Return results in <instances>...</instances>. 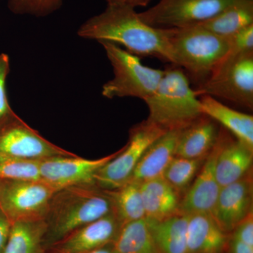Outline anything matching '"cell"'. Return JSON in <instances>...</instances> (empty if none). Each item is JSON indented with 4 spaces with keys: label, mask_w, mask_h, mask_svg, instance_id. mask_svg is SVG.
<instances>
[{
    "label": "cell",
    "mask_w": 253,
    "mask_h": 253,
    "mask_svg": "<svg viewBox=\"0 0 253 253\" xmlns=\"http://www.w3.org/2000/svg\"><path fill=\"white\" fill-rule=\"evenodd\" d=\"M179 131H166L150 145L136 165L130 181L142 183L163 176L165 169L175 157Z\"/></svg>",
    "instance_id": "17"
},
{
    "label": "cell",
    "mask_w": 253,
    "mask_h": 253,
    "mask_svg": "<svg viewBox=\"0 0 253 253\" xmlns=\"http://www.w3.org/2000/svg\"><path fill=\"white\" fill-rule=\"evenodd\" d=\"M10 71L9 58L8 55L0 54V118L11 111L7 93L6 80Z\"/></svg>",
    "instance_id": "30"
},
{
    "label": "cell",
    "mask_w": 253,
    "mask_h": 253,
    "mask_svg": "<svg viewBox=\"0 0 253 253\" xmlns=\"http://www.w3.org/2000/svg\"><path fill=\"white\" fill-rule=\"evenodd\" d=\"M113 212L111 198L95 184L69 186L55 191L44 219V249L78 228Z\"/></svg>",
    "instance_id": "2"
},
{
    "label": "cell",
    "mask_w": 253,
    "mask_h": 253,
    "mask_svg": "<svg viewBox=\"0 0 253 253\" xmlns=\"http://www.w3.org/2000/svg\"><path fill=\"white\" fill-rule=\"evenodd\" d=\"M236 0H161L139 13L141 19L158 28H181L207 21Z\"/></svg>",
    "instance_id": "10"
},
{
    "label": "cell",
    "mask_w": 253,
    "mask_h": 253,
    "mask_svg": "<svg viewBox=\"0 0 253 253\" xmlns=\"http://www.w3.org/2000/svg\"><path fill=\"white\" fill-rule=\"evenodd\" d=\"M206 159L175 156L165 169L162 177L178 193L182 194L192 184Z\"/></svg>",
    "instance_id": "26"
},
{
    "label": "cell",
    "mask_w": 253,
    "mask_h": 253,
    "mask_svg": "<svg viewBox=\"0 0 253 253\" xmlns=\"http://www.w3.org/2000/svg\"><path fill=\"white\" fill-rule=\"evenodd\" d=\"M166 132L146 121L134 126L126 146L96 173L95 184L104 190L116 189L125 185L130 181L136 165L146 150Z\"/></svg>",
    "instance_id": "8"
},
{
    "label": "cell",
    "mask_w": 253,
    "mask_h": 253,
    "mask_svg": "<svg viewBox=\"0 0 253 253\" xmlns=\"http://www.w3.org/2000/svg\"><path fill=\"white\" fill-rule=\"evenodd\" d=\"M252 212L253 179L250 172L239 181L221 188L211 216L228 233Z\"/></svg>",
    "instance_id": "13"
},
{
    "label": "cell",
    "mask_w": 253,
    "mask_h": 253,
    "mask_svg": "<svg viewBox=\"0 0 253 253\" xmlns=\"http://www.w3.org/2000/svg\"><path fill=\"white\" fill-rule=\"evenodd\" d=\"M146 220L159 253H188L187 216L179 214L160 221Z\"/></svg>",
    "instance_id": "22"
},
{
    "label": "cell",
    "mask_w": 253,
    "mask_h": 253,
    "mask_svg": "<svg viewBox=\"0 0 253 253\" xmlns=\"http://www.w3.org/2000/svg\"><path fill=\"white\" fill-rule=\"evenodd\" d=\"M217 154V143L206 158L194 182L181 197L179 211L180 215L212 213L221 189L214 169Z\"/></svg>",
    "instance_id": "14"
},
{
    "label": "cell",
    "mask_w": 253,
    "mask_h": 253,
    "mask_svg": "<svg viewBox=\"0 0 253 253\" xmlns=\"http://www.w3.org/2000/svg\"><path fill=\"white\" fill-rule=\"evenodd\" d=\"M232 238L253 247V214L250 213L233 231Z\"/></svg>",
    "instance_id": "31"
},
{
    "label": "cell",
    "mask_w": 253,
    "mask_h": 253,
    "mask_svg": "<svg viewBox=\"0 0 253 253\" xmlns=\"http://www.w3.org/2000/svg\"><path fill=\"white\" fill-rule=\"evenodd\" d=\"M112 65L114 77L104 84L102 95L108 99L136 97L144 101L156 90L165 71L148 67L135 54L110 42H99Z\"/></svg>",
    "instance_id": "5"
},
{
    "label": "cell",
    "mask_w": 253,
    "mask_h": 253,
    "mask_svg": "<svg viewBox=\"0 0 253 253\" xmlns=\"http://www.w3.org/2000/svg\"><path fill=\"white\" fill-rule=\"evenodd\" d=\"M85 253H117L115 250L114 246L113 244L106 245L104 247L99 248V249L93 250Z\"/></svg>",
    "instance_id": "35"
},
{
    "label": "cell",
    "mask_w": 253,
    "mask_h": 253,
    "mask_svg": "<svg viewBox=\"0 0 253 253\" xmlns=\"http://www.w3.org/2000/svg\"><path fill=\"white\" fill-rule=\"evenodd\" d=\"M169 28H158L142 21L134 8L108 5L104 12L89 18L78 30L85 39L123 45L133 54L154 56L172 63Z\"/></svg>",
    "instance_id": "1"
},
{
    "label": "cell",
    "mask_w": 253,
    "mask_h": 253,
    "mask_svg": "<svg viewBox=\"0 0 253 253\" xmlns=\"http://www.w3.org/2000/svg\"><path fill=\"white\" fill-rule=\"evenodd\" d=\"M45 221H20L11 224L3 253H46L44 238Z\"/></svg>",
    "instance_id": "23"
},
{
    "label": "cell",
    "mask_w": 253,
    "mask_h": 253,
    "mask_svg": "<svg viewBox=\"0 0 253 253\" xmlns=\"http://www.w3.org/2000/svg\"><path fill=\"white\" fill-rule=\"evenodd\" d=\"M1 180H0V191H1Z\"/></svg>",
    "instance_id": "36"
},
{
    "label": "cell",
    "mask_w": 253,
    "mask_h": 253,
    "mask_svg": "<svg viewBox=\"0 0 253 253\" xmlns=\"http://www.w3.org/2000/svg\"><path fill=\"white\" fill-rule=\"evenodd\" d=\"M253 151L241 141L231 140L220 134L217 141L215 175L221 188L232 184L251 172Z\"/></svg>",
    "instance_id": "15"
},
{
    "label": "cell",
    "mask_w": 253,
    "mask_h": 253,
    "mask_svg": "<svg viewBox=\"0 0 253 253\" xmlns=\"http://www.w3.org/2000/svg\"><path fill=\"white\" fill-rule=\"evenodd\" d=\"M40 161L0 158V180H41Z\"/></svg>",
    "instance_id": "27"
},
{
    "label": "cell",
    "mask_w": 253,
    "mask_h": 253,
    "mask_svg": "<svg viewBox=\"0 0 253 253\" xmlns=\"http://www.w3.org/2000/svg\"><path fill=\"white\" fill-rule=\"evenodd\" d=\"M151 1V0H106L108 5L129 6L134 9L137 6H147Z\"/></svg>",
    "instance_id": "33"
},
{
    "label": "cell",
    "mask_w": 253,
    "mask_h": 253,
    "mask_svg": "<svg viewBox=\"0 0 253 253\" xmlns=\"http://www.w3.org/2000/svg\"><path fill=\"white\" fill-rule=\"evenodd\" d=\"M229 54H244L253 51V24L241 30L229 38Z\"/></svg>",
    "instance_id": "29"
},
{
    "label": "cell",
    "mask_w": 253,
    "mask_h": 253,
    "mask_svg": "<svg viewBox=\"0 0 253 253\" xmlns=\"http://www.w3.org/2000/svg\"><path fill=\"white\" fill-rule=\"evenodd\" d=\"M200 102L205 116L220 123L237 140L253 151V116L231 109L208 95H202Z\"/></svg>",
    "instance_id": "20"
},
{
    "label": "cell",
    "mask_w": 253,
    "mask_h": 253,
    "mask_svg": "<svg viewBox=\"0 0 253 253\" xmlns=\"http://www.w3.org/2000/svg\"><path fill=\"white\" fill-rule=\"evenodd\" d=\"M54 192L42 180H1L0 210L11 223L44 220Z\"/></svg>",
    "instance_id": "9"
},
{
    "label": "cell",
    "mask_w": 253,
    "mask_h": 253,
    "mask_svg": "<svg viewBox=\"0 0 253 253\" xmlns=\"http://www.w3.org/2000/svg\"><path fill=\"white\" fill-rule=\"evenodd\" d=\"M122 227L114 212L81 226L50 245L46 253H85L113 244Z\"/></svg>",
    "instance_id": "12"
},
{
    "label": "cell",
    "mask_w": 253,
    "mask_h": 253,
    "mask_svg": "<svg viewBox=\"0 0 253 253\" xmlns=\"http://www.w3.org/2000/svg\"><path fill=\"white\" fill-rule=\"evenodd\" d=\"M63 0H9L10 9L16 14L46 16L59 9Z\"/></svg>",
    "instance_id": "28"
},
{
    "label": "cell",
    "mask_w": 253,
    "mask_h": 253,
    "mask_svg": "<svg viewBox=\"0 0 253 253\" xmlns=\"http://www.w3.org/2000/svg\"><path fill=\"white\" fill-rule=\"evenodd\" d=\"M198 96L181 69L169 68L144 101L149 111L146 121L165 131L181 130L204 116Z\"/></svg>",
    "instance_id": "3"
},
{
    "label": "cell",
    "mask_w": 253,
    "mask_h": 253,
    "mask_svg": "<svg viewBox=\"0 0 253 253\" xmlns=\"http://www.w3.org/2000/svg\"><path fill=\"white\" fill-rule=\"evenodd\" d=\"M12 223L0 210V253L4 252Z\"/></svg>",
    "instance_id": "32"
},
{
    "label": "cell",
    "mask_w": 253,
    "mask_h": 253,
    "mask_svg": "<svg viewBox=\"0 0 253 253\" xmlns=\"http://www.w3.org/2000/svg\"><path fill=\"white\" fill-rule=\"evenodd\" d=\"M146 219L160 221L179 215L181 194L161 177L141 183Z\"/></svg>",
    "instance_id": "18"
},
{
    "label": "cell",
    "mask_w": 253,
    "mask_h": 253,
    "mask_svg": "<svg viewBox=\"0 0 253 253\" xmlns=\"http://www.w3.org/2000/svg\"><path fill=\"white\" fill-rule=\"evenodd\" d=\"M253 24V0H236L219 14L197 26L217 36L230 38Z\"/></svg>",
    "instance_id": "21"
},
{
    "label": "cell",
    "mask_w": 253,
    "mask_h": 253,
    "mask_svg": "<svg viewBox=\"0 0 253 253\" xmlns=\"http://www.w3.org/2000/svg\"><path fill=\"white\" fill-rule=\"evenodd\" d=\"M231 253H253V247L232 238L231 241Z\"/></svg>",
    "instance_id": "34"
},
{
    "label": "cell",
    "mask_w": 253,
    "mask_h": 253,
    "mask_svg": "<svg viewBox=\"0 0 253 253\" xmlns=\"http://www.w3.org/2000/svg\"><path fill=\"white\" fill-rule=\"evenodd\" d=\"M196 91L253 109V51L228 54Z\"/></svg>",
    "instance_id": "6"
},
{
    "label": "cell",
    "mask_w": 253,
    "mask_h": 253,
    "mask_svg": "<svg viewBox=\"0 0 253 253\" xmlns=\"http://www.w3.org/2000/svg\"><path fill=\"white\" fill-rule=\"evenodd\" d=\"M76 154L50 142L13 110L0 118V158L42 161Z\"/></svg>",
    "instance_id": "7"
},
{
    "label": "cell",
    "mask_w": 253,
    "mask_h": 253,
    "mask_svg": "<svg viewBox=\"0 0 253 253\" xmlns=\"http://www.w3.org/2000/svg\"><path fill=\"white\" fill-rule=\"evenodd\" d=\"M112 201L113 212L121 224L145 219L141 183L129 181L118 189L105 190Z\"/></svg>",
    "instance_id": "24"
},
{
    "label": "cell",
    "mask_w": 253,
    "mask_h": 253,
    "mask_svg": "<svg viewBox=\"0 0 253 253\" xmlns=\"http://www.w3.org/2000/svg\"><path fill=\"white\" fill-rule=\"evenodd\" d=\"M219 136L215 121L204 115L179 131L175 156L206 159L217 144Z\"/></svg>",
    "instance_id": "16"
},
{
    "label": "cell",
    "mask_w": 253,
    "mask_h": 253,
    "mask_svg": "<svg viewBox=\"0 0 253 253\" xmlns=\"http://www.w3.org/2000/svg\"><path fill=\"white\" fill-rule=\"evenodd\" d=\"M119 152L95 160L85 159L77 155L42 160L40 161L41 180L55 191L69 186L95 184L94 177L98 171Z\"/></svg>",
    "instance_id": "11"
},
{
    "label": "cell",
    "mask_w": 253,
    "mask_h": 253,
    "mask_svg": "<svg viewBox=\"0 0 253 253\" xmlns=\"http://www.w3.org/2000/svg\"><path fill=\"white\" fill-rule=\"evenodd\" d=\"M187 217L188 253H222L226 244V233L211 214H194Z\"/></svg>",
    "instance_id": "19"
},
{
    "label": "cell",
    "mask_w": 253,
    "mask_h": 253,
    "mask_svg": "<svg viewBox=\"0 0 253 253\" xmlns=\"http://www.w3.org/2000/svg\"><path fill=\"white\" fill-rule=\"evenodd\" d=\"M172 63L206 81L230 51V39L193 25L169 28Z\"/></svg>",
    "instance_id": "4"
},
{
    "label": "cell",
    "mask_w": 253,
    "mask_h": 253,
    "mask_svg": "<svg viewBox=\"0 0 253 253\" xmlns=\"http://www.w3.org/2000/svg\"><path fill=\"white\" fill-rule=\"evenodd\" d=\"M113 246L117 253H159L146 219L123 225Z\"/></svg>",
    "instance_id": "25"
}]
</instances>
